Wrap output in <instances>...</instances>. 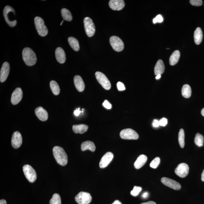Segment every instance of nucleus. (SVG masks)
I'll list each match as a JSON object with an SVG mask.
<instances>
[{
    "label": "nucleus",
    "instance_id": "nucleus-10",
    "mask_svg": "<svg viewBox=\"0 0 204 204\" xmlns=\"http://www.w3.org/2000/svg\"><path fill=\"white\" fill-rule=\"evenodd\" d=\"M175 173L181 178H185L188 174L189 167L188 164L185 163L179 164L176 168Z\"/></svg>",
    "mask_w": 204,
    "mask_h": 204
},
{
    "label": "nucleus",
    "instance_id": "nucleus-45",
    "mask_svg": "<svg viewBox=\"0 0 204 204\" xmlns=\"http://www.w3.org/2000/svg\"><path fill=\"white\" fill-rule=\"evenodd\" d=\"M0 204H7L6 200L3 199L0 200Z\"/></svg>",
    "mask_w": 204,
    "mask_h": 204
},
{
    "label": "nucleus",
    "instance_id": "nucleus-9",
    "mask_svg": "<svg viewBox=\"0 0 204 204\" xmlns=\"http://www.w3.org/2000/svg\"><path fill=\"white\" fill-rule=\"evenodd\" d=\"M110 42L112 48L116 51L121 52L124 49V43L119 37L112 36L110 37Z\"/></svg>",
    "mask_w": 204,
    "mask_h": 204
},
{
    "label": "nucleus",
    "instance_id": "nucleus-39",
    "mask_svg": "<svg viewBox=\"0 0 204 204\" xmlns=\"http://www.w3.org/2000/svg\"><path fill=\"white\" fill-rule=\"evenodd\" d=\"M160 125L162 126H165L168 124V120L165 118H162L159 121Z\"/></svg>",
    "mask_w": 204,
    "mask_h": 204
},
{
    "label": "nucleus",
    "instance_id": "nucleus-3",
    "mask_svg": "<svg viewBox=\"0 0 204 204\" xmlns=\"http://www.w3.org/2000/svg\"><path fill=\"white\" fill-rule=\"evenodd\" d=\"M35 24L37 33L41 36H46L48 34L47 27L44 24V22L42 18L37 16L35 18Z\"/></svg>",
    "mask_w": 204,
    "mask_h": 204
},
{
    "label": "nucleus",
    "instance_id": "nucleus-26",
    "mask_svg": "<svg viewBox=\"0 0 204 204\" xmlns=\"http://www.w3.org/2000/svg\"><path fill=\"white\" fill-rule=\"evenodd\" d=\"M180 52L179 50H175L172 53L169 59V63L171 65L176 64L180 57Z\"/></svg>",
    "mask_w": 204,
    "mask_h": 204
},
{
    "label": "nucleus",
    "instance_id": "nucleus-18",
    "mask_svg": "<svg viewBox=\"0 0 204 204\" xmlns=\"http://www.w3.org/2000/svg\"><path fill=\"white\" fill-rule=\"evenodd\" d=\"M36 115L37 118L42 121H46L48 119V114L47 111L41 107L36 108L35 110Z\"/></svg>",
    "mask_w": 204,
    "mask_h": 204
},
{
    "label": "nucleus",
    "instance_id": "nucleus-6",
    "mask_svg": "<svg viewBox=\"0 0 204 204\" xmlns=\"http://www.w3.org/2000/svg\"><path fill=\"white\" fill-rule=\"evenodd\" d=\"M121 138L124 140H137L139 135L135 131L131 129H124L121 131L120 133Z\"/></svg>",
    "mask_w": 204,
    "mask_h": 204
},
{
    "label": "nucleus",
    "instance_id": "nucleus-48",
    "mask_svg": "<svg viewBox=\"0 0 204 204\" xmlns=\"http://www.w3.org/2000/svg\"><path fill=\"white\" fill-rule=\"evenodd\" d=\"M161 77V74L157 75L156 77V79L157 80L160 79Z\"/></svg>",
    "mask_w": 204,
    "mask_h": 204
},
{
    "label": "nucleus",
    "instance_id": "nucleus-14",
    "mask_svg": "<svg viewBox=\"0 0 204 204\" xmlns=\"http://www.w3.org/2000/svg\"><path fill=\"white\" fill-rule=\"evenodd\" d=\"M22 138L19 132L16 131L13 134L12 138V145L13 147L18 149L22 145Z\"/></svg>",
    "mask_w": 204,
    "mask_h": 204
},
{
    "label": "nucleus",
    "instance_id": "nucleus-21",
    "mask_svg": "<svg viewBox=\"0 0 204 204\" xmlns=\"http://www.w3.org/2000/svg\"><path fill=\"white\" fill-rule=\"evenodd\" d=\"M147 160V157L145 155H140L134 163L135 168L136 169H140L145 165Z\"/></svg>",
    "mask_w": 204,
    "mask_h": 204
},
{
    "label": "nucleus",
    "instance_id": "nucleus-44",
    "mask_svg": "<svg viewBox=\"0 0 204 204\" xmlns=\"http://www.w3.org/2000/svg\"><path fill=\"white\" fill-rule=\"evenodd\" d=\"M141 204H156L155 202L153 201H149L147 202H146V203H142Z\"/></svg>",
    "mask_w": 204,
    "mask_h": 204
},
{
    "label": "nucleus",
    "instance_id": "nucleus-35",
    "mask_svg": "<svg viewBox=\"0 0 204 204\" xmlns=\"http://www.w3.org/2000/svg\"><path fill=\"white\" fill-rule=\"evenodd\" d=\"M142 190V188L141 187L135 186L134 187L133 190L130 192L131 194L133 196H136L138 195L140 193V192Z\"/></svg>",
    "mask_w": 204,
    "mask_h": 204
},
{
    "label": "nucleus",
    "instance_id": "nucleus-47",
    "mask_svg": "<svg viewBox=\"0 0 204 204\" xmlns=\"http://www.w3.org/2000/svg\"><path fill=\"white\" fill-rule=\"evenodd\" d=\"M201 179L202 181H204V169L201 174Z\"/></svg>",
    "mask_w": 204,
    "mask_h": 204
},
{
    "label": "nucleus",
    "instance_id": "nucleus-43",
    "mask_svg": "<svg viewBox=\"0 0 204 204\" xmlns=\"http://www.w3.org/2000/svg\"><path fill=\"white\" fill-rule=\"evenodd\" d=\"M149 194L147 192H144V193L142 194V196L144 198H146L148 197Z\"/></svg>",
    "mask_w": 204,
    "mask_h": 204
},
{
    "label": "nucleus",
    "instance_id": "nucleus-38",
    "mask_svg": "<svg viewBox=\"0 0 204 204\" xmlns=\"http://www.w3.org/2000/svg\"><path fill=\"white\" fill-rule=\"evenodd\" d=\"M117 87L118 90L119 91H124L125 88V86L121 82H119L117 84Z\"/></svg>",
    "mask_w": 204,
    "mask_h": 204
},
{
    "label": "nucleus",
    "instance_id": "nucleus-22",
    "mask_svg": "<svg viewBox=\"0 0 204 204\" xmlns=\"http://www.w3.org/2000/svg\"><path fill=\"white\" fill-rule=\"evenodd\" d=\"M165 70V67L163 62L162 60H158L154 68L155 74L156 75L158 74H161L164 73Z\"/></svg>",
    "mask_w": 204,
    "mask_h": 204
},
{
    "label": "nucleus",
    "instance_id": "nucleus-37",
    "mask_svg": "<svg viewBox=\"0 0 204 204\" xmlns=\"http://www.w3.org/2000/svg\"><path fill=\"white\" fill-rule=\"evenodd\" d=\"M163 21V19L162 16L160 14L157 15L156 17L153 19V24H156L157 22H159L161 23Z\"/></svg>",
    "mask_w": 204,
    "mask_h": 204
},
{
    "label": "nucleus",
    "instance_id": "nucleus-12",
    "mask_svg": "<svg viewBox=\"0 0 204 204\" xmlns=\"http://www.w3.org/2000/svg\"><path fill=\"white\" fill-rule=\"evenodd\" d=\"M10 65L8 62L3 63L0 72V81L3 83L7 79L10 73Z\"/></svg>",
    "mask_w": 204,
    "mask_h": 204
},
{
    "label": "nucleus",
    "instance_id": "nucleus-27",
    "mask_svg": "<svg viewBox=\"0 0 204 204\" xmlns=\"http://www.w3.org/2000/svg\"><path fill=\"white\" fill-rule=\"evenodd\" d=\"M68 42L71 47L75 51H78L80 50V45L77 39L74 37H69L68 39Z\"/></svg>",
    "mask_w": 204,
    "mask_h": 204
},
{
    "label": "nucleus",
    "instance_id": "nucleus-19",
    "mask_svg": "<svg viewBox=\"0 0 204 204\" xmlns=\"http://www.w3.org/2000/svg\"><path fill=\"white\" fill-rule=\"evenodd\" d=\"M55 57L58 62L64 63L66 61V56L64 50L61 47H58L55 50Z\"/></svg>",
    "mask_w": 204,
    "mask_h": 204
},
{
    "label": "nucleus",
    "instance_id": "nucleus-23",
    "mask_svg": "<svg viewBox=\"0 0 204 204\" xmlns=\"http://www.w3.org/2000/svg\"><path fill=\"white\" fill-rule=\"evenodd\" d=\"M88 128V126L85 124L74 125L72 127V130L75 133L83 134L87 131Z\"/></svg>",
    "mask_w": 204,
    "mask_h": 204
},
{
    "label": "nucleus",
    "instance_id": "nucleus-1",
    "mask_svg": "<svg viewBox=\"0 0 204 204\" xmlns=\"http://www.w3.org/2000/svg\"><path fill=\"white\" fill-rule=\"evenodd\" d=\"M53 152L58 164L62 166L66 165L68 162V157L62 147L56 146L53 148Z\"/></svg>",
    "mask_w": 204,
    "mask_h": 204
},
{
    "label": "nucleus",
    "instance_id": "nucleus-15",
    "mask_svg": "<svg viewBox=\"0 0 204 204\" xmlns=\"http://www.w3.org/2000/svg\"><path fill=\"white\" fill-rule=\"evenodd\" d=\"M113 158V154L111 152H108L102 157L100 161V167L101 168H104L107 166L112 162Z\"/></svg>",
    "mask_w": 204,
    "mask_h": 204
},
{
    "label": "nucleus",
    "instance_id": "nucleus-46",
    "mask_svg": "<svg viewBox=\"0 0 204 204\" xmlns=\"http://www.w3.org/2000/svg\"><path fill=\"white\" fill-rule=\"evenodd\" d=\"M112 204H122L121 202L119 201V200H115Z\"/></svg>",
    "mask_w": 204,
    "mask_h": 204
},
{
    "label": "nucleus",
    "instance_id": "nucleus-31",
    "mask_svg": "<svg viewBox=\"0 0 204 204\" xmlns=\"http://www.w3.org/2000/svg\"><path fill=\"white\" fill-rule=\"evenodd\" d=\"M195 143L199 147H201L203 146L204 138L203 135L199 133L196 135L194 139Z\"/></svg>",
    "mask_w": 204,
    "mask_h": 204
},
{
    "label": "nucleus",
    "instance_id": "nucleus-36",
    "mask_svg": "<svg viewBox=\"0 0 204 204\" xmlns=\"http://www.w3.org/2000/svg\"><path fill=\"white\" fill-rule=\"evenodd\" d=\"M190 3L193 6H200L202 5L203 1L201 0H190Z\"/></svg>",
    "mask_w": 204,
    "mask_h": 204
},
{
    "label": "nucleus",
    "instance_id": "nucleus-20",
    "mask_svg": "<svg viewBox=\"0 0 204 204\" xmlns=\"http://www.w3.org/2000/svg\"><path fill=\"white\" fill-rule=\"evenodd\" d=\"M75 86L80 92H82L85 89V85L82 78L79 75H76L74 78Z\"/></svg>",
    "mask_w": 204,
    "mask_h": 204
},
{
    "label": "nucleus",
    "instance_id": "nucleus-25",
    "mask_svg": "<svg viewBox=\"0 0 204 204\" xmlns=\"http://www.w3.org/2000/svg\"><path fill=\"white\" fill-rule=\"evenodd\" d=\"M81 149L83 151L89 150L91 152H94L96 149V147L93 142L87 141L84 142L82 143Z\"/></svg>",
    "mask_w": 204,
    "mask_h": 204
},
{
    "label": "nucleus",
    "instance_id": "nucleus-41",
    "mask_svg": "<svg viewBox=\"0 0 204 204\" xmlns=\"http://www.w3.org/2000/svg\"><path fill=\"white\" fill-rule=\"evenodd\" d=\"M152 126L154 128H158L160 126L159 121L157 119H154L152 123Z\"/></svg>",
    "mask_w": 204,
    "mask_h": 204
},
{
    "label": "nucleus",
    "instance_id": "nucleus-5",
    "mask_svg": "<svg viewBox=\"0 0 204 204\" xmlns=\"http://www.w3.org/2000/svg\"><path fill=\"white\" fill-rule=\"evenodd\" d=\"M84 26L88 36L92 37L94 35L95 32V27L94 23L91 19L86 17L84 20Z\"/></svg>",
    "mask_w": 204,
    "mask_h": 204
},
{
    "label": "nucleus",
    "instance_id": "nucleus-42",
    "mask_svg": "<svg viewBox=\"0 0 204 204\" xmlns=\"http://www.w3.org/2000/svg\"><path fill=\"white\" fill-rule=\"evenodd\" d=\"M81 111L80 110V108L76 109L74 112V114L75 116H78L80 115Z\"/></svg>",
    "mask_w": 204,
    "mask_h": 204
},
{
    "label": "nucleus",
    "instance_id": "nucleus-32",
    "mask_svg": "<svg viewBox=\"0 0 204 204\" xmlns=\"http://www.w3.org/2000/svg\"><path fill=\"white\" fill-rule=\"evenodd\" d=\"M179 145L181 148H183L185 146V132L183 129H181L179 134Z\"/></svg>",
    "mask_w": 204,
    "mask_h": 204
},
{
    "label": "nucleus",
    "instance_id": "nucleus-30",
    "mask_svg": "<svg viewBox=\"0 0 204 204\" xmlns=\"http://www.w3.org/2000/svg\"><path fill=\"white\" fill-rule=\"evenodd\" d=\"M50 87L53 94L58 95L59 94L60 88L58 83L55 80H52L50 82Z\"/></svg>",
    "mask_w": 204,
    "mask_h": 204
},
{
    "label": "nucleus",
    "instance_id": "nucleus-4",
    "mask_svg": "<svg viewBox=\"0 0 204 204\" xmlns=\"http://www.w3.org/2000/svg\"><path fill=\"white\" fill-rule=\"evenodd\" d=\"M23 171L25 177L29 182H35L37 178V174L35 170L31 166L28 164L24 165Z\"/></svg>",
    "mask_w": 204,
    "mask_h": 204
},
{
    "label": "nucleus",
    "instance_id": "nucleus-16",
    "mask_svg": "<svg viewBox=\"0 0 204 204\" xmlns=\"http://www.w3.org/2000/svg\"><path fill=\"white\" fill-rule=\"evenodd\" d=\"M10 12H15L14 10L12 7L7 5L3 9V16H4L5 21L7 22V24H8L10 27H14L16 25L17 21L16 20H14V21H12L9 19L8 14Z\"/></svg>",
    "mask_w": 204,
    "mask_h": 204
},
{
    "label": "nucleus",
    "instance_id": "nucleus-29",
    "mask_svg": "<svg viewBox=\"0 0 204 204\" xmlns=\"http://www.w3.org/2000/svg\"><path fill=\"white\" fill-rule=\"evenodd\" d=\"M61 13L63 19L68 21H72L73 19L72 15L68 10L65 8H63L61 10Z\"/></svg>",
    "mask_w": 204,
    "mask_h": 204
},
{
    "label": "nucleus",
    "instance_id": "nucleus-33",
    "mask_svg": "<svg viewBox=\"0 0 204 204\" xmlns=\"http://www.w3.org/2000/svg\"><path fill=\"white\" fill-rule=\"evenodd\" d=\"M50 204H61V198L58 194L56 193L53 194L50 200Z\"/></svg>",
    "mask_w": 204,
    "mask_h": 204
},
{
    "label": "nucleus",
    "instance_id": "nucleus-24",
    "mask_svg": "<svg viewBox=\"0 0 204 204\" xmlns=\"http://www.w3.org/2000/svg\"><path fill=\"white\" fill-rule=\"evenodd\" d=\"M203 33L201 28H196L194 33V42L196 45H199L203 40Z\"/></svg>",
    "mask_w": 204,
    "mask_h": 204
},
{
    "label": "nucleus",
    "instance_id": "nucleus-7",
    "mask_svg": "<svg viewBox=\"0 0 204 204\" xmlns=\"http://www.w3.org/2000/svg\"><path fill=\"white\" fill-rule=\"evenodd\" d=\"M95 76L97 80L104 89L108 90L111 88V83L105 75L102 72H97L95 73Z\"/></svg>",
    "mask_w": 204,
    "mask_h": 204
},
{
    "label": "nucleus",
    "instance_id": "nucleus-34",
    "mask_svg": "<svg viewBox=\"0 0 204 204\" xmlns=\"http://www.w3.org/2000/svg\"><path fill=\"white\" fill-rule=\"evenodd\" d=\"M160 158L157 157L152 161L150 163V167L153 169H156L160 164Z\"/></svg>",
    "mask_w": 204,
    "mask_h": 204
},
{
    "label": "nucleus",
    "instance_id": "nucleus-13",
    "mask_svg": "<svg viewBox=\"0 0 204 204\" xmlns=\"http://www.w3.org/2000/svg\"><path fill=\"white\" fill-rule=\"evenodd\" d=\"M23 92L20 88H17L13 92L11 97V102L13 105H16L22 100Z\"/></svg>",
    "mask_w": 204,
    "mask_h": 204
},
{
    "label": "nucleus",
    "instance_id": "nucleus-50",
    "mask_svg": "<svg viewBox=\"0 0 204 204\" xmlns=\"http://www.w3.org/2000/svg\"><path fill=\"white\" fill-rule=\"evenodd\" d=\"M63 21H64V20H63V21H62V22H61V24H60V25H62V24H63Z\"/></svg>",
    "mask_w": 204,
    "mask_h": 204
},
{
    "label": "nucleus",
    "instance_id": "nucleus-28",
    "mask_svg": "<svg viewBox=\"0 0 204 204\" xmlns=\"http://www.w3.org/2000/svg\"><path fill=\"white\" fill-rule=\"evenodd\" d=\"M191 89L190 85H183L181 90V93L182 96L185 98H190L191 95Z\"/></svg>",
    "mask_w": 204,
    "mask_h": 204
},
{
    "label": "nucleus",
    "instance_id": "nucleus-11",
    "mask_svg": "<svg viewBox=\"0 0 204 204\" xmlns=\"http://www.w3.org/2000/svg\"><path fill=\"white\" fill-rule=\"evenodd\" d=\"M161 182L163 184L174 190H179L181 188V185L179 183L167 177H163L161 179Z\"/></svg>",
    "mask_w": 204,
    "mask_h": 204
},
{
    "label": "nucleus",
    "instance_id": "nucleus-8",
    "mask_svg": "<svg viewBox=\"0 0 204 204\" xmlns=\"http://www.w3.org/2000/svg\"><path fill=\"white\" fill-rule=\"evenodd\" d=\"M75 200L78 204H88L91 203L92 198L89 193L80 192L75 197Z\"/></svg>",
    "mask_w": 204,
    "mask_h": 204
},
{
    "label": "nucleus",
    "instance_id": "nucleus-2",
    "mask_svg": "<svg viewBox=\"0 0 204 204\" xmlns=\"http://www.w3.org/2000/svg\"><path fill=\"white\" fill-rule=\"evenodd\" d=\"M22 58L25 64L28 66L34 65L36 63L37 57L33 50L29 47L24 48L22 51Z\"/></svg>",
    "mask_w": 204,
    "mask_h": 204
},
{
    "label": "nucleus",
    "instance_id": "nucleus-49",
    "mask_svg": "<svg viewBox=\"0 0 204 204\" xmlns=\"http://www.w3.org/2000/svg\"><path fill=\"white\" fill-rule=\"evenodd\" d=\"M201 114L204 117V108L202 109L201 111Z\"/></svg>",
    "mask_w": 204,
    "mask_h": 204
},
{
    "label": "nucleus",
    "instance_id": "nucleus-17",
    "mask_svg": "<svg viewBox=\"0 0 204 204\" xmlns=\"http://www.w3.org/2000/svg\"><path fill=\"white\" fill-rule=\"evenodd\" d=\"M110 8L113 10L119 11L124 8L125 3L123 0H111L109 2Z\"/></svg>",
    "mask_w": 204,
    "mask_h": 204
},
{
    "label": "nucleus",
    "instance_id": "nucleus-40",
    "mask_svg": "<svg viewBox=\"0 0 204 204\" xmlns=\"http://www.w3.org/2000/svg\"><path fill=\"white\" fill-rule=\"evenodd\" d=\"M102 105L104 108H107V109H111L112 108L111 104H110V103L108 102V100H105Z\"/></svg>",
    "mask_w": 204,
    "mask_h": 204
}]
</instances>
